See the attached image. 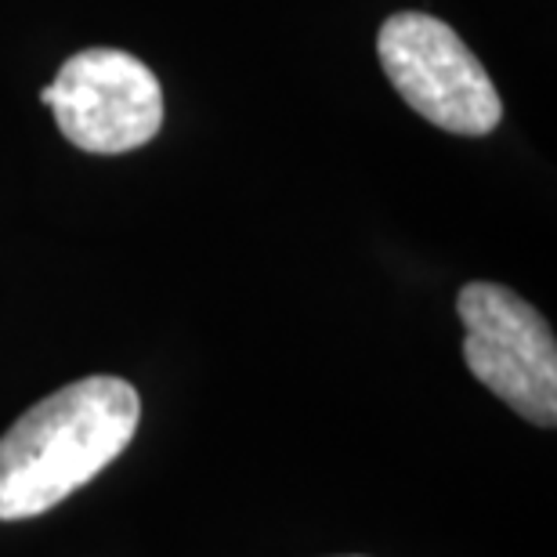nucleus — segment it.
<instances>
[{
	"label": "nucleus",
	"instance_id": "obj_1",
	"mask_svg": "<svg viewBox=\"0 0 557 557\" xmlns=\"http://www.w3.org/2000/svg\"><path fill=\"white\" fill-rule=\"evenodd\" d=\"M141 398L124 376H84L40 398L0 438V521L59 507L127 449Z\"/></svg>",
	"mask_w": 557,
	"mask_h": 557
},
{
	"label": "nucleus",
	"instance_id": "obj_4",
	"mask_svg": "<svg viewBox=\"0 0 557 557\" xmlns=\"http://www.w3.org/2000/svg\"><path fill=\"white\" fill-rule=\"evenodd\" d=\"M59 131L76 149L116 156L141 149L163 127V91L156 73L116 48L76 51L51 87L40 91Z\"/></svg>",
	"mask_w": 557,
	"mask_h": 557
},
{
	"label": "nucleus",
	"instance_id": "obj_2",
	"mask_svg": "<svg viewBox=\"0 0 557 557\" xmlns=\"http://www.w3.org/2000/svg\"><path fill=\"white\" fill-rule=\"evenodd\" d=\"M376 54L395 91L434 127L478 138L504 116V102L478 54L423 11H398L387 18Z\"/></svg>",
	"mask_w": 557,
	"mask_h": 557
},
{
	"label": "nucleus",
	"instance_id": "obj_3",
	"mask_svg": "<svg viewBox=\"0 0 557 557\" xmlns=\"http://www.w3.org/2000/svg\"><path fill=\"white\" fill-rule=\"evenodd\" d=\"M463 362L488 392L540 428L557 423V344L547 319L515 289L467 283L456 297Z\"/></svg>",
	"mask_w": 557,
	"mask_h": 557
}]
</instances>
